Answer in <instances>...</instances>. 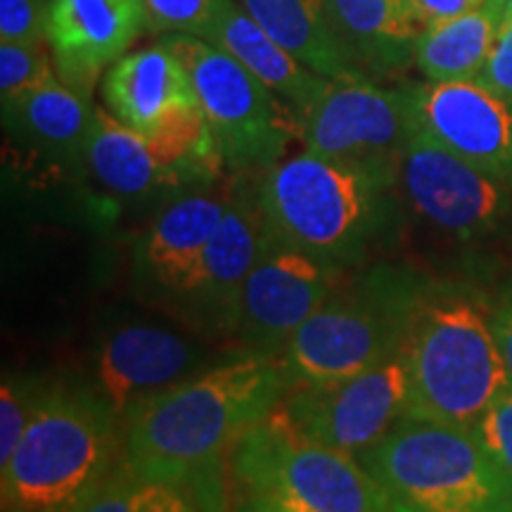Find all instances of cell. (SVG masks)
Returning <instances> with one entry per match:
<instances>
[{"instance_id": "obj_1", "label": "cell", "mask_w": 512, "mask_h": 512, "mask_svg": "<svg viewBox=\"0 0 512 512\" xmlns=\"http://www.w3.org/2000/svg\"><path fill=\"white\" fill-rule=\"evenodd\" d=\"M292 387L278 356L238 351L138 403L124 418V460L188 491L200 512H228V460Z\"/></svg>"}, {"instance_id": "obj_2", "label": "cell", "mask_w": 512, "mask_h": 512, "mask_svg": "<svg viewBox=\"0 0 512 512\" xmlns=\"http://www.w3.org/2000/svg\"><path fill=\"white\" fill-rule=\"evenodd\" d=\"M408 415L475 427L510 387L494 332V309L463 285L427 280L399 351Z\"/></svg>"}, {"instance_id": "obj_3", "label": "cell", "mask_w": 512, "mask_h": 512, "mask_svg": "<svg viewBox=\"0 0 512 512\" xmlns=\"http://www.w3.org/2000/svg\"><path fill=\"white\" fill-rule=\"evenodd\" d=\"M399 178L311 152L256 178L261 216L275 240L351 271L389 230Z\"/></svg>"}, {"instance_id": "obj_4", "label": "cell", "mask_w": 512, "mask_h": 512, "mask_svg": "<svg viewBox=\"0 0 512 512\" xmlns=\"http://www.w3.org/2000/svg\"><path fill=\"white\" fill-rule=\"evenodd\" d=\"M124 463V420L98 392L48 389L0 467L3 512H76Z\"/></svg>"}, {"instance_id": "obj_5", "label": "cell", "mask_w": 512, "mask_h": 512, "mask_svg": "<svg viewBox=\"0 0 512 512\" xmlns=\"http://www.w3.org/2000/svg\"><path fill=\"white\" fill-rule=\"evenodd\" d=\"M389 512H510L512 477L475 427L406 415L358 456Z\"/></svg>"}, {"instance_id": "obj_6", "label": "cell", "mask_w": 512, "mask_h": 512, "mask_svg": "<svg viewBox=\"0 0 512 512\" xmlns=\"http://www.w3.org/2000/svg\"><path fill=\"white\" fill-rule=\"evenodd\" d=\"M228 512H389L361 460L306 439L273 411L228 460Z\"/></svg>"}, {"instance_id": "obj_7", "label": "cell", "mask_w": 512, "mask_h": 512, "mask_svg": "<svg viewBox=\"0 0 512 512\" xmlns=\"http://www.w3.org/2000/svg\"><path fill=\"white\" fill-rule=\"evenodd\" d=\"M425 285L415 271L387 264L344 280L280 351L290 382L339 380L399 356Z\"/></svg>"}, {"instance_id": "obj_8", "label": "cell", "mask_w": 512, "mask_h": 512, "mask_svg": "<svg viewBox=\"0 0 512 512\" xmlns=\"http://www.w3.org/2000/svg\"><path fill=\"white\" fill-rule=\"evenodd\" d=\"M162 43L188 69L228 171L264 174L285 159L299 119L264 81L200 36L166 34Z\"/></svg>"}, {"instance_id": "obj_9", "label": "cell", "mask_w": 512, "mask_h": 512, "mask_svg": "<svg viewBox=\"0 0 512 512\" xmlns=\"http://www.w3.org/2000/svg\"><path fill=\"white\" fill-rule=\"evenodd\" d=\"M83 166L107 192L128 200L162 190L207 188L226 169L204 112L143 136L100 107L83 145Z\"/></svg>"}, {"instance_id": "obj_10", "label": "cell", "mask_w": 512, "mask_h": 512, "mask_svg": "<svg viewBox=\"0 0 512 512\" xmlns=\"http://www.w3.org/2000/svg\"><path fill=\"white\" fill-rule=\"evenodd\" d=\"M415 133L413 83L387 88L361 76L328 79L299 119L306 152L394 178Z\"/></svg>"}, {"instance_id": "obj_11", "label": "cell", "mask_w": 512, "mask_h": 512, "mask_svg": "<svg viewBox=\"0 0 512 512\" xmlns=\"http://www.w3.org/2000/svg\"><path fill=\"white\" fill-rule=\"evenodd\" d=\"M408 406V375L394 356L339 380L292 384L275 411L306 439L358 458L406 418Z\"/></svg>"}, {"instance_id": "obj_12", "label": "cell", "mask_w": 512, "mask_h": 512, "mask_svg": "<svg viewBox=\"0 0 512 512\" xmlns=\"http://www.w3.org/2000/svg\"><path fill=\"white\" fill-rule=\"evenodd\" d=\"M347 280V271L266 235L233 313V332L245 351L280 356L294 332Z\"/></svg>"}, {"instance_id": "obj_13", "label": "cell", "mask_w": 512, "mask_h": 512, "mask_svg": "<svg viewBox=\"0 0 512 512\" xmlns=\"http://www.w3.org/2000/svg\"><path fill=\"white\" fill-rule=\"evenodd\" d=\"M399 185L425 221L458 240L494 233L512 214V185L415 133L399 164Z\"/></svg>"}, {"instance_id": "obj_14", "label": "cell", "mask_w": 512, "mask_h": 512, "mask_svg": "<svg viewBox=\"0 0 512 512\" xmlns=\"http://www.w3.org/2000/svg\"><path fill=\"white\" fill-rule=\"evenodd\" d=\"M249 176L259 174L235 176L221 226L174 292L183 311H188L200 325H211L219 332L233 328L242 283L259 259L268 235L256 181L252 183Z\"/></svg>"}, {"instance_id": "obj_15", "label": "cell", "mask_w": 512, "mask_h": 512, "mask_svg": "<svg viewBox=\"0 0 512 512\" xmlns=\"http://www.w3.org/2000/svg\"><path fill=\"white\" fill-rule=\"evenodd\" d=\"M418 128L465 162L512 185V107L477 81L413 83Z\"/></svg>"}, {"instance_id": "obj_16", "label": "cell", "mask_w": 512, "mask_h": 512, "mask_svg": "<svg viewBox=\"0 0 512 512\" xmlns=\"http://www.w3.org/2000/svg\"><path fill=\"white\" fill-rule=\"evenodd\" d=\"M204 358L200 344L174 330L126 325L107 335L98 351V394L124 420L138 403L204 370Z\"/></svg>"}, {"instance_id": "obj_17", "label": "cell", "mask_w": 512, "mask_h": 512, "mask_svg": "<svg viewBox=\"0 0 512 512\" xmlns=\"http://www.w3.org/2000/svg\"><path fill=\"white\" fill-rule=\"evenodd\" d=\"M147 31L143 0H55L48 43L55 72L91 98L95 81Z\"/></svg>"}, {"instance_id": "obj_18", "label": "cell", "mask_w": 512, "mask_h": 512, "mask_svg": "<svg viewBox=\"0 0 512 512\" xmlns=\"http://www.w3.org/2000/svg\"><path fill=\"white\" fill-rule=\"evenodd\" d=\"M102 98L121 124L143 136L200 107L188 69L164 43L114 62L102 79Z\"/></svg>"}, {"instance_id": "obj_19", "label": "cell", "mask_w": 512, "mask_h": 512, "mask_svg": "<svg viewBox=\"0 0 512 512\" xmlns=\"http://www.w3.org/2000/svg\"><path fill=\"white\" fill-rule=\"evenodd\" d=\"M339 53L361 79L380 81L415 62L420 29L403 0H325Z\"/></svg>"}, {"instance_id": "obj_20", "label": "cell", "mask_w": 512, "mask_h": 512, "mask_svg": "<svg viewBox=\"0 0 512 512\" xmlns=\"http://www.w3.org/2000/svg\"><path fill=\"white\" fill-rule=\"evenodd\" d=\"M95 107L60 76L3 105L8 136L53 164H83V145Z\"/></svg>"}, {"instance_id": "obj_21", "label": "cell", "mask_w": 512, "mask_h": 512, "mask_svg": "<svg viewBox=\"0 0 512 512\" xmlns=\"http://www.w3.org/2000/svg\"><path fill=\"white\" fill-rule=\"evenodd\" d=\"M230 188L216 195L202 188L176 197L159 211L138 247L143 271L157 285L176 292L214 238L228 209Z\"/></svg>"}, {"instance_id": "obj_22", "label": "cell", "mask_w": 512, "mask_h": 512, "mask_svg": "<svg viewBox=\"0 0 512 512\" xmlns=\"http://www.w3.org/2000/svg\"><path fill=\"white\" fill-rule=\"evenodd\" d=\"M204 41L214 43L223 53L235 57L256 79L264 81L297 114V119H302L328 83L325 76L311 72L268 31L261 29L242 5L230 3Z\"/></svg>"}, {"instance_id": "obj_23", "label": "cell", "mask_w": 512, "mask_h": 512, "mask_svg": "<svg viewBox=\"0 0 512 512\" xmlns=\"http://www.w3.org/2000/svg\"><path fill=\"white\" fill-rule=\"evenodd\" d=\"M505 15V0L422 29L415 38V67L427 81H477Z\"/></svg>"}, {"instance_id": "obj_24", "label": "cell", "mask_w": 512, "mask_h": 512, "mask_svg": "<svg viewBox=\"0 0 512 512\" xmlns=\"http://www.w3.org/2000/svg\"><path fill=\"white\" fill-rule=\"evenodd\" d=\"M240 5L311 72L325 79L356 76L332 38L325 0H240Z\"/></svg>"}, {"instance_id": "obj_25", "label": "cell", "mask_w": 512, "mask_h": 512, "mask_svg": "<svg viewBox=\"0 0 512 512\" xmlns=\"http://www.w3.org/2000/svg\"><path fill=\"white\" fill-rule=\"evenodd\" d=\"M76 512H200L188 491L133 472L126 460Z\"/></svg>"}, {"instance_id": "obj_26", "label": "cell", "mask_w": 512, "mask_h": 512, "mask_svg": "<svg viewBox=\"0 0 512 512\" xmlns=\"http://www.w3.org/2000/svg\"><path fill=\"white\" fill-rule=\"evenodd\" d=\"M50 43H0V98L3 105L53 79Z\"/></svg>"}, {"instance_id": "obj_27", "label": "cell", "mask_w": 512, "mask_h": 512, "mask_svg": "<svg viewBox=\"0 0 512 512\" xmlns=\"http://www.w3.org/2000/svg\"><path fill=\"white\" fill-rule=\"evenodd\" d=\"M233 0H143L147 29L155 34L207 38Z\"/></svg>"}, {"instance_id": "obj_28", "label": "cell", "mask_w": 512, "mask_h": 512, "mask_svg": "<svg viewBox=\"0 0 512 512\" xmlns=\"http://www.w3.org/2000/svg\"><path fill=\"white\" fill-rule=\"evenodd\" d=\"M48 389L29 384V380H19L15 375H3L0 387V467L8 465L12 453L17 451L19 441L27 432L31 418Z\"/></svg>"}, {"instance_id": "obj_29", "label": "cell", "mask_w": 512, "mask_h": 512, "mask_svg": "<svg viewBox=\"0 0 512 512\" xmlns=\"http://www.w3.org/2000/svg\"><path fill=\"white\" fill-rule=\"evenodd\" d=\"M48 24V0H0V43H43Z\"/></svg>"}, {"instance_id": "obj_30", "label": "cell", "mask_w": 512, "mask_h": 512, "mask_svg": "<svg viewBox=\"0 0 512 512\" xmlns=\"http://www.w3.org/2000/svg\"><path fill=\"white\" fill-rule=\"evenodd\" d=\"M475 430L486 451L512 477V384L491 403Z\"/></svg>"}, {"instance_id": "obj_31", "label": "cell", "mask_w": 512, "mask_h": 512, "mask_svg": "<svg viewBox=\"0 0 512 512\" xmlns=\"http://www.w3.org/2000/svg\"><path fill=\"white\" fill-rule=\"evenodd\" d=\"M477 83L489 88L503 102L512 107V17L503 15L498 24L494 46H491L489 60H486Z\"/></svg>"}, {"instance_id": "obj_32", "label": "cell", "mask_w": 512, "mask_h": 512, "mask_svg": "<svg viewBox=\"0 0 512 512\" xmlns=\"http://www.w3.org/2000/svg\"><path fill=\"white\" fill-rule=\"evenodd\" d=\"M403 3H406L408 15L422 31L482 8L486 0H403Z\"/></svg>"}, {"instance_id": "obj_33", "label": "cell", "mask_w": 512, "mask_h": 512, "mask_svg": "<svg viewBox=\"0 0 512 512\" xmlns=\"http://www.w3.org/2000/svg\"><path fill=\"white\" fill-rule=\"evenodd\" d=\"M494 332L498 349H501L503 363L508 368L510 382H512V294L505 297L501 304L494 309Z\"/></svg>"}, {"instance_id": "obj_34", "label": "cell", "mask_w": 512, "mask_h": 512, "mask_svg": "<svg viewBox=\"0 0 512 512\" xmlns=\"http://www.w3.org/2000/svg\"><path fill=\"white\" fill-rule=\"evenodd\" d=\"M505 15L512 17V0H505Z\"/></svg>"}, {"instance_id": "obj_35", "label": "cell", "mask_w": 512, "mask_h": 512, "mask_svg": "<svg viewBox=\"0 0 512 512\" xmlns=\"http://www.w3.org/2000/svg\"><path fill=\"white\" fill-rule=\"evenodd\" d=\"M48 3H50V8H53V3H55V0H48Z\"/></svg>"}, {"instance_id": "obj_36", "label": "cell", "mask_w": 512, "mask_h": 512, "mask_svg": "<svg viewBox=\"0 0 512 512\" xmlns=\"http://www.w3.org/2000/svg\"><path fill=\"white\" fill-rule=\"evenodd\" d=\"M510 512H512V510H510Z\"/></svg>"}]
</instances>
